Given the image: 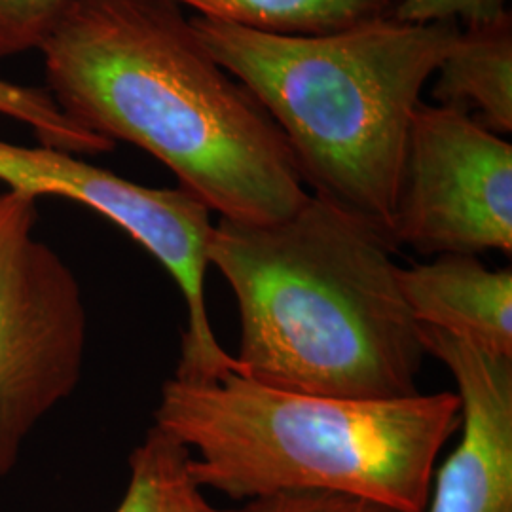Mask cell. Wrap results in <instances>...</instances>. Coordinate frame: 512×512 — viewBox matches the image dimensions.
I'll list each match as a JSON object with an SVG mask.
<instances>
[{
	"mask_svg": "<svg viewBox=\"0 0 512 512\" xmlns=\"http://www.w3.org/2000/svg\"><path fill=\"white\" fill-rule=\"evenodd\" d=\"M73 122L160 160L219 219L266 224L310 200L270 114L169 0H71L42 48Z\"/></svg>",
	"mask_w": 512,
	"mask_h": 512,
	"instance_id": "cell-1",
	"label": "cell"
},
{
	"mask_svg": "<svg viewBox=\"0 0 512 512\" xmlns=\"http://www.w3.org/2000/svg\"><path fill=\"white\" fill-rule=\"evenodd\" d=\"M395 253L382 232L315 196L275 222L217 220L209 266L238 302L239 376L336 399L420 393L425 349Z\"/></svg>",
	"mask_w": 512,
	"mask_h": 512,
	"instance_id": "cell-2",
	"label": "cell"
},
{
	"mask_svg": "<svg viewBox=\"0 0 512 512\" xmlns=\"http://www.w3.org/2000/svg\"><path fill=\"white\" fill-rule=\"evenodd\" d=\"M190 19L207 52L283 133L311 196L365 220L393 243L410 124L459 25L391 16L327 35H274Z\"/></svg>",
	"mask_w": 512,
	"mask_h": 512,
	"instance_id": "cell-3",
	"label": "cell"
},
{
	"mask_svg": "<svg viewBox=\"0 0 512 512\" xmlns=\"http://www.w3.org/2000/svg\"><path fill=\"white\" fill-rule=\"evenodd\" d=\"M456 393L336 399L256 384L171 378L154 425L192 454L203 490L234 501L283 492H330L425 512L435 463L458 431Z\"/></svg>",
	"mask_w": 512,
	"mask_h": 512,
	"instance_id": "cell-4",
	"label": "cell"
},
{
	"mask_svg": "<svg viewBox=\"0 0 512 512\" xmlns=\"http://www.w3.org/2000/svg\"><path fill=\"white\" fill-rule=\"evenodd\" d=\"M37 202L0 192V478L38 421L73 395L86 353L82 289L37 238Z\"/></svg>",
	"mask_w": 512,
	"mask_h": 512,
	"instance_id": "cell-5",
	"label": "cell"
},
{
	"mask_svg": "<svg viewBox=\"0 0 512 512\" xmlns=\"http://www.w3.org/2000/svg\"><path fill=\"white\" fill-rule=\"evenodd\" d=\"M0 183L10 190L82 203L143 245L179 285L186 306L181 380H217L236 370L234 355L211 329L205 277L215 222L211 211L183 188H150L88 164L57 148L23 147L0 139Z\"/></svg>",
	"mask_w": 512,
	"mask_h": 512,
	"instance_id": "cell-6",
	"label": "cell"
},
{
	"mask_svg": "<svg viewBox=\"0 0 512 512\" xmlns=\"http://www.w3.org/2000/svg\"><path fill=\"white\" fill-rule=\"evenodd\" d=\"M391 239L423 256L511 255V143L467 112L421 101L404 147Z\"/></svg>",
	"mask_w": 512,
	"mask_h": 512,
	"instance_id": "cell-7",
	"label": "cell"
},
{
	"mask_svg": "<svg viewBox=\"0 0 512 512\" xmlns=\"http://www.w3.org/2000/svg\"><path fill=\"white\" fill-rule=\"evenodd\" d=\"M425 355L458 385L461 437L431 486L425 512H512V357L420 325Z\"/></svg>",
	"mask_w": 512,
	"mask_h": 512,
	"instance_id": "cell-8",
	"label": "cell"
},
{
	"mask_svg": "<svg viewBox=\"0 0 512 512\" xmlns=\"http://www.w3.org/2000/svg\"><path fill=\"white\" fill-rule=\"evenodd\" d=\"M404 302L418 325L448 332L486 353L512 357V272L476 255L431 256L399 270Z\"/></svg>",
	"mask_w": 512,
	"mask_h": 512,
	"instance_id": "cell-9",
	"label": "cell"
},
{
	"mask_svg": "<svg viewBox=\"0 0 512 512\" xmlns=\"http://www.w3.org/2000/svg\"><path fill=\"white\" fill-rule=\"evenodd\" d=\"M437 105L473 116L497 135L512 131V14L459 27L435 73Z\"/></svg>",
	"mask_w": 512,
	"mask_h": 512,
	"instance_id": "cell-10",
	"label": "cell"
},
{
	"mask_svg": "<svg viewBox=\"0 0 512 512\" xmlns=\"http://www.w3.org/2000/svg\"><path fill=\"white\" fill-rule=\"evenodd\" d=\"M198 18L274 35H327L391 18L399 0H169Z\"/></svg>",
	"mask_w": 512,
	"mask_h": 512,
	"instance_id": "cell-11",
	"label": "cell"
},
{
	"mask_svg": "<svg viewBox=\"0 0 512 512\" xmlns=\"http://www.w3.org/2000/svg\"><path fill=\"white\" fill-rule=\"evenodd\" d=\"M190 450L152 427L129 458V482L116 512H217L192 475Z\"/></svg>",
	"mask_w": 512,
	"mask_h": 512,
	"instance_id": "cell-12",
	"label": "cell"
},
{
	"mask_svg": "<svg viewBox=\"0 0 512 512\" xmlns=\"http://www.w3.org/2000/svg\"><path fill=\"white\" fill-rule=\"evenodd\" d=\"M0 114L33 129L40 145L71 154H103L114 143L73 122L48 90L21 86L0 78Z\"/></svg>",
	"mask_w": 512,
	"mask_h": 512,
	"instance_id": "cell-13",
	"label": "cell"
},
{
	"mask_svg": "<svg viewBox=\"0 0 512 512\" xmlns=\"http://www.w3.org/2000/svg\"><path fill=\"white\" fill-rule=\"evenodd\" d=\"M71 0H0V59L40 50Z\"/></svg>",
	"mask_w": 512,
	"mask_h": 512,
	"instance_id": "cell-14",
	"label": "cell"
},
{
	"mask_svg": "<svg viewBox=\"0 0 512 512\" xmlns=\"http://www.w3.org/2000/svg\"><path fill=\"white\" fill-rule=\"evenodd\" d=\"M509 0H399L395 18L410 23H456L473 27L505 16Z\"/></svg>",
	"mask_w": 512,
	"mask_h": 512,
	"instance_id": "cell-15",
	"label": "cell"
},
{
	"mask_svg": "<svg viewBox=\"0 0 512 512\" xmlns=\"http://www.w3.org/2000/svg\"><path fill=\"white\" fill-rule=\"evenodd\" d=\"M217 512H403L368 501L330 492H283L241 501L238 507Z\"/></svg>",
	"mask_w": 512,
	"mask_h": 512,
	"instance_id": "cell-16",
	"label": "cell"
}]
</instances>
